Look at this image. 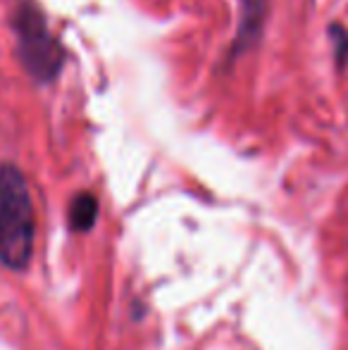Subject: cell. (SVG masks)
Returning a JSON list of instances; mask_svg holds the SVG:
<instances>
[{"label": "cell", "instance_id": "2", "mask_svg": "<svg viewBox=\"0 0 348 350\" xmlns=\"http://www.w3.org/2000/svg\"><path fill=\"white\" fill-rule=\"evenodd\" d=\"M14 31H17V53L27 72L36 81H53L62 70L65 53L48 29L41 10L31 3H24L14 14Z\"/></svg>", "mask_w": 348, "mask_h": 350}, {"label": "cell", "instance_id": "5", "mask_svg": "<svg viewBox=\"0 0 348 350\" xmlns=\"http://www.w3.org/2000/svg\"><path fill=\"white\" fill-rule=\"evenodd\" d=\"M330 41H332V53H334V62L339 70H344L348 65V29L341 24H330Z\"/></svg>", "mask_w": 348, "mask_h": 350}, {"label": "cell", "instance_id": "1", "mask_svg": "<svg viewBox=\"0 0 348 350\" xmlns=\"http://www.w3.org/2000/svg\"><path fill=\"white\" fill-rule=\"evenodd\" d=\"M36 219L24 174L14 165H0V262L24 269L31 260Z\"/></svg>", "mask_w": 348, "mask_h": 350}, {"label": "cell", "instance_id": "3", "mask_svg": "<svg viewBox=\"0 0 348 350\" xmlns=\"http://www.w3.org/2000/svg\"><path fill=\"white\" fill-rule=\"evenodd\" d=\"M239 5H241V14H239L237 36L229 48V60L241 57L260 41L263 24L267 17V0H239Z\"/></svg>", "mask_w": 348, "mask_h": 350}, {"label": "cell", "instance_id": "4", "mask_svg": "<svg viewBox=\"0 0 348 350\" xmlns=\"http://www.w3.org/2000/svg\"><path fill=\"white\" fill-rule=\"evenodd\" d=\"M98 219V200L93 193H77L70 203V226L75 231H88Z\"/></svg>", "mask_w": 348, "mask_h": 350}]
</instances>
